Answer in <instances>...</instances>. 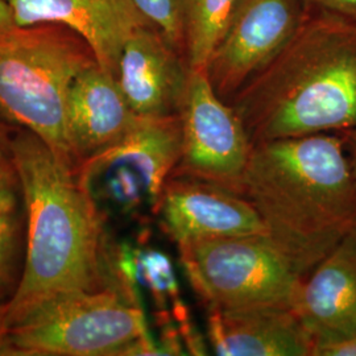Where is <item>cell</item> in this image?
Segmentation results:
<instances>
[{"instance_id": "1", "label": "cell", "mask_w": 356, "mask_h": 356, "mask_svg": "<svg viewBox=\"0 0 356 356\" xmlns=\"http://www.w3.org/2000/svg\"><path fill=\"white\" fill-rule=\"evenodd\" d=\"M26 216L24 270L4 304V329L58 293L108 286L102 213L78 170L35 134L11 140Z\"/></svg>"}, {"instance_id": "2", "label": "cell", "mask_w": 356, "mask_h": 356, "mask_svg": "<svg viewBox=\"0 0 356 356\" xmlns=\"http://www.w3.org/2000/svg\"><path fill=\"white\" fill-rule=\"evenodd\" d=\"M241 194L302 277L356 229V175L339 132L254 144Z\"/></svg>"}, {"instance_id": "3", "label": "cell", "mask_w": 356, "mask_h": 356, "mask_svg": "<svg viewBox=\"0 0 356 356\" xmlns=\"http://www.w3.org/2000/svg\"><path fill=\"white\" fill-rule=\"evenodd\" d=\"M252 144L356 128V23L310 8L229 102Z\"/></svg>"}, {"instance_id": "4", "label": "cell", "mask_w": 356, "mask_h": 356, "mask_svg": "<svg viewBox=\"0 0 356 356\" xmlns=\"http://www.w3.org/2000/svg\"><path fill=\"white\" fill-rule=\"evenodd\" d=\"M95 61L88 44L57 24L0 35V116L35 134L76 169L66 136V102L78 73Z\"/></svg>"}, {"instance_id": "5", "label": "cell", "mask_w": 356, "mask_h": 356, "mask_svg": "<svg viewBox=\"0 0 356 356\" xmlns=\"http://www.w3.org/2000/svg\"><path fill=\"white\" fill-rule=\"evenodd\" d=\"M163 354L140 304L116 288L49 297L3 331L0 356Z\"/></svg>"}, {"instance_id": "6", "label": "cell", "mask_w": 356, "mask_h": 356, "mask_svg": "<svg viewBox=\"0 0 356 356\" xmlns=\"http://www.w3.org/2000/svg\"><path fill=\"white\" fill-rule=\"evenodd\" d=\"M177 248L185 276L206 307H293L304 279L267 235L209 239Z\"/></svg>"}, {"instance_id": "7", "label": "cell", "mask_w": 356, "mask_h": 356, "mask_svg": "<svg viewBox=\"0 0 356 356\" xmlns=\"http://www.w3.org/2000/svg\"><path fill=\"white\" fill-rule=\"evenodd\" d=\"M179 120L182 148L172 177L195 178L241 193L254 144L204 69H191Z\"/></svg>"}, {"instance_id": "8", "label": "cell", "mask_w": 356, "mask_h": 356, "mask_svg": "<svg viewBox=\"0 0 356 356\" xmlns=\"http://www.w3.org/2000/svg\"><path fill=\"white\" fill-rule=\"evenodd\" d=\"M309 10L305 0H239L206 66L216 94L229 103L293 38Z\"/></svg>"}, {"instance_id": "9", "label": "cell", "mask_w": 356, "mask_h": 356, "mask_svg": "<svg viewBox=\"0 0 356 356\" xmlns=\"http://www.w3.org/2000/svg\"><path fill=\"white\" fill-rule=\"evenodd\" d=\"M154 214L177 247L209 239L267 235L263 219L241 193L195 178H169Z\"/></svg>"}, {"instance_id": "10", "label": "cell", "mask_w": 356, "mask_h": 356, "mask_svg": "<svg viewBox=\"0 0 356 356\" xmlns=\"http://www.w3.org/2000/svg\"><path fill=\"white\" fill-rule=\"evenodd\" d=\"M19 28L57 24L82 38L95 61L115 76L135 31L152 26L134 0H6Z\"/></svg>"}, {"instance_id": "11", "label": "cell", "mask_w": 356, "mask_h": 356, "mask_svg": "<svg viewBox=\"0 0 356 356\" xmlns=\"http://www.w3.org/2000/svg\"><path fill=\"white\" fill-rule=\"evenodd\" d=\"M191 67L185 54L153 26L128 38L116 67V81L132 111L140 118L179 115Z\"/></svg>"}, {"instance_id": "12", "label": "cell", "mask_w": 356, "mask_h": 356, "mask_svg": "<svg viewBox=\"0 0 356 356\" xmlns=\"http://www.w3.org/2000/svg\"><path fill=\"white\" fill-rule=\"evenodd\" d=\"M140 119L113 73L97 61L82 69L66 102V136L76 169L123 140Z\"/></svg>"}, {"instance_id": "13", "label": "cell", "mask_w": 356, "mask_h": 356, "mask_svg": "<svg viewBox=\"0 0 356 356\" xmlns=\"http://www.w3.org/2000/svg\"><path fill=\"white\" fill-rule=\"evenodd\" d=\"M293 309L314 347L356 337V229L302 279Z\"/></svg>"}, {"instance_id": "14", "label": "cell", "mask_w": 356, "mask_h": 356, "mask_svg": "<svg viewBox=\"0 0 356 356\" xmlns=\"http://www.w3.org/2000/svg\"><path fill=\"white\" fill-rule=\"evenodd\" d=\"M207 309V338L216 355L312 356L314 342L292 306Z\"/></svg>"}, {"instance_id": "15", "label": "cell", "mask_w": 356, "mask_h": 356, "mask_svg": "<svg viewBox=\"0 0 356 356\" xmlns=\"http://www.w3.org/2000/svg\"><path fill=\"white\" fill-rule=\"evenodd\" d=\"M182 148L179 115L169 118H141L122 141L78 168L88 176L101 170H119L138 179L147 193L153 213L172 177Z\"/></svg>"}, {"instance_id": "16", "label": "cell", "mask_w": 356, "mask_h": 356, "mask_svg": "<svg viewBox=\"0 0 356 356\" xmlns=\"http://www.w3.org/2000/svg\"><path fill=\"white\" fill-rule=\"evenodd\" d=\"M239 0H181L184 53L191 69H204Z\"/></svg>"}, {"instance_id": "17", "label": "cell", "mask_w": 356, "mask_h": 356, "mask_svg": "<svg viewBox=\"0 0 356 356\" xmlns=\"http://www.w3.org/2000/svg\"><path fill=\"white\" fill-rule=\"evenodd\" d=\"M22 198L20 181L13 160L0 161V292L13 279Z\"/></svg>"}, {"instance_id": "18", "label": "cell", "mask_w": 356, "mask_h": 356, "mask_svg": "<svg viewBox=\"0 0 356 356\" xmlns=\"http://www.w3.org/2000/svg\"><path fill=\"white\" fill-rule=\"evenodd\" d=\"M134 3L149 23L156 26L173 47L184 53L181 0H134Z\"/></svg>"}, {"instance_id": "19", "label": "cell", "mask_w": 356, "mask_h": 356, "mask_svg": "<svg viewBox=\"0 0 356 356\" xmlns=\"http://www.w3.org/2000/svg\"><path fill=\"white\" fill-rule=\"evenodd\" d=\"M310 8L342 16L356 23V0H305Z\"/></svg>"}, {"instance_id": "20", "label": "cell", "mask_w": 356, "mask_h": 356, "mask_svg": "<svg viewBox=\"0 0 356 356\" xmlns=\"http://www.w3.org/2000/svg\"><path fill=\"white\" fill-rule=\"evenodd\" d=\"M313 356H356V337L338 338L317 344Z\"/></svg>"}, {"instance_id": "21", "label": "cell", "mask_w": 356, "mask_h": 356, "mask_svg": "<svg viewBox=\"0 0 356 356\" xmlns=\"http://www.w3.org/2000/svg\"><path fill=\"white\" fill-rule=\"evenodd\" d=\"M16 28L13 11L6 0H0V35L11 32Z\"/></svg>"}, {"instance_id": "22", "label": "cell", "mask_w": 356, "mask_h": 356, "mask_svg": "<svg viewBox=\"0 0 356 356\" xmlns=\"http://www.w3.org/2000/svg\"><path fill=\"white\" fill-rule=\"evenodd\" d=\"M343 138L344 145H346V152L348 154V159L351 161V165L354 169V173L356 175V128L354 129H347L339 132Z\"/></svg>"}, {"instance_id": "23", "label": "cell", "mask_w": 356, "mask_h": 356, "mask_svg": "<svg viewBox=\"0 0 356 356\" xmlns=\"http://www.w3.org/2000/svg\"><path fill=\"white\" fill-rule=\"evenodd\" d=\"M11 140L8 135V128L0 122V161L11 160Z\"/></svg>"}, {"instance_id": "24", "label": "cell", "mask_w": 356, "mask_h": 356, "mask_svg": "<svg viewBox=\"0 0 356 356\" xmlns=\"http://www.w3.org/2000/svg\"><path fill=\"white\" fill-rule=\"evenodd\" d=\"M3 331H4V304H0V343H1Z\"/></svg>"}]
</instances>
